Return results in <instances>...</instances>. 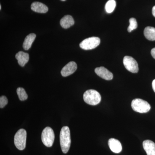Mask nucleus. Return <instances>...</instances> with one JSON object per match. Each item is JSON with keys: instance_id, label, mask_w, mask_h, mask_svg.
Returning a JSON list of instances; mask_svg holds the SVG:
<instances>
[{"instance_id": "obj_3", "label": "nucleus", "mask_w": 155, "mask_h": 155, "mask_svg": "<svg viewBox=\"0 0 155 155\" xmlns=\"http://www.w3.org/2000/svg\"><path fill=\"white\" fill-rule=\"evenodd\" d=\"M131 106L133 110L141 114L147 113L151 109V106L147 102L140 99L133 100Z\"/></svg>"}, {"instance_id": "obj_7", "label": "nucleus", "mask_w": 155, "mask_h": 155, "mask_svg": "<svg viewBox=\"0 0 155 155\" xmlns=\"http://www.w3.org/2000/svg\"><path fill=\"white\" fill-rule=\"evenodd\" d=\"M124 66L129 72L132 73H137L139 70L138 65L137 62L130 56H125L123 59Z\"/></svg>"}, {"instance_id": "obj_17", "label": "nucleus", "mask_w": 155, "mask_h": 155, "mask_svg": "<svg viewBox=\"0 0 155 155\" xmlns=\"http://www.w3.org/2000/svg\"><path fill=\"white\" fill-rule=\"evenodd\" d=\"M116 2L115 0H109L105 5L106 12L108 14H110L115 10L116 7Z\"/></svg>"}, {"instance_id": "obj_15", "label": "nucleus", "mask_w": 155, "mask_h": 155, "mask_svg": "<svg viewBox=\"0 0 155 155\" xmlns=\"http://www.w3.org/2000/svg\"><path fill=\"white\" fill-rule=\"evenodd\" d=\"M35 38L36 35L34 33H31L25 37L23 43V48L24 50H28L30 48Z\"/></svg>"}, {"instance_id": "obj_18", "label": "nucleus", "mask_w": 155, "mask_h": 155, "mask_svg": "<svg viewBox=\"0 0 155 155\" xmlns=\"http://www.w3.org/2000/svg\"><path fill=\"white\" fill-rule=\"evenodd\" d=\"M17 95L20 101H24L28 98V95L25 90L22 87H18L17 90Z\"/></svg>"}, {"instance_id": "obj_14", "label": "nucleus", "mask_w": 155, "mask_h": 155, "mask_svg": "<svg viewBox=\"0 0 155 155\" xmlns=\"http://www.w3.org/2000/svg\"><path fill=\"white\" fill-rule=\"evenodd\" d=\"M75 21L73 17L70 15H66L63 17L60 21L61 26L64 28H68L74 24Z\"/></svg>"}, {"instance_id": "obj_5", "label": "nucleus", "mask_w": 155, "mask_h": 155, "mask_svg": "<svg viewBox=\"0 0 155 155\" xmlns=\"http://www.w3.org/2000/svg\"><path fill=\"white\" fill-rule=\"evenodd\" d=\"M55 136L54 130L51 127H47L43 130L41 134V140L45 146H52L54 140Z\"/></svg>"}, {"instance_id": "obj_19", "label": "nucleus", "mask_w": 155, "mask_h": 155, "mask_svg": "<svg viewBox=\"0 0 155 155\" xmlns=\"http://www.w3.org/2000/svg\"><path fill=\"white\" fill-rule=\"evenodd\" d=\"M130 25L127 28L128 32H130L136 29L137 27V23L136 19L134 18H131L129 19Z\"/></svg>"}, {"instance_id": "obj_16", "label": "nucleus", "mask_w": 155, "mask_h": 155, "mask_svg": "<svg viewBox=\"0 0 155 155\" xmlns=\"http://www.w3.org/2000/svg\"><path fill=\"white\" fill-rule=\"evenodd\" d=\"M144 35L146 38L149 41H155V28L148 26L145 28Z\"/></svg>"}, {"instance_id": "obj_12", "label": "nucleus", "mask_w": 155, "mask_h": 155, "mask_svg": "<svg viewBox=\"0 0 155 155\" xmlns=\"http://www.w3.org/2000/svg\"><path fill=\"white\" fill-rule=\"evenodd\" d=\"M31 10L35 12L39 13H46L48 11L47 6L43 3L39 2L32 3L31 6Z\"/></svg>"}, {"instance_id": "obj_8", "label": "nucleus", "mask_w": 155, "mask_h": 155, "mask_svg": "<svg viewBox=\"0 0 155 155\" xmlns=\"http://www.w3.org/2000/svg\"><path fill=\"white\" fill-rule=\"evenodd\" d=\"M77 69V64L73 61L69 62L62 69L61 74L64 77H67L74 73Z\"/></svg>"}, {"instance_id": "obj_10", "label": "nucleus", "mask_w": 155, "mask_h": 155, "mask_svg": "<svg viewBox=\"0 0 155 155\" xmlns=\"http://www.w3.org/2000/svg\"><path fill=\"white\" fill-rule=\"evenodd\" d=\"M108 145L112 152L116 153L121 152L122 150V146L121 143L114 138H111L108 141Z\"/></svg>"}, {"instance_id": "obj_1", "label": "nucleus", "mask_w": 155, "mask_h": 155, "mask_svg": "<svg viewBox=\"0 0 155 155\" xmlns=\"http://www.w3.org/2000/svg\"><path fill=\"white\" fill-rule=\"evenodd\" d=\"M71 140L70 130L67 126H64L60 132V144L61 150L64 153L69 151L71 145Z\"/></svg>"}, {"instance_id": "obj_2", "label": "nucleus", "mask_w": 155, "mask_h": 155, "mask_svg": "<svg viewBox=\"0 0 155 155\" xmlns=\"http://www.w3.org/2000/svg\"><path fill=\"white\" fill-rule=\"evenodd\" d=\"M84 102L88 104L95 106L99 104L101 97L98 92L95 90L90 89L86 91L83 95Z\"/></svg>"}, {"instance_id": "obj_11", "label": "nucleus", "mask_w": 155, "mask_h": 155, "mask_svg": "<svg viewBox=\"0 0 155 155\" xmlns=\"http://www.w3.org/2000/svg\"><path fill=\"white\" fill-rule=\"evenodd\" d=\"M143 149L147 155H155V143L150 140H144L143 143Z\"/></svg>"}, {"instance_id": "obj_22", "label": "nucleus", "mask_w": 155, "mask_h": 155, "mask_svg": "<svg viewBox=\"0 0 155 155\" xmlns=\"http://www.w3.org/2000/svg\"><path fill=\"white\" fill-rule=\"evenodd\" d=\"M152 87L153 90L155 92V79L152 82Z\"/></svg>"}, {"instance_id": "obj_24", "label": "nucleus", "mask_w": 155, "mask_h": 155, "mask_svg": "<svg viewBox=\"0 0 155 155\" xmlns=\"http://www.w3.org/2000/svg\"><path fill=\"white\" fill-rule=\"evenodd\" d=\"M1 9H2V6H1V5H0V10H1Z\"/></svg>"}, {"instance_id": "obj_6", "label": "nucleus", "mask_w": 155, "mask_h": 155, "mask_svg": "<svg viewBox=\"0 0 155 155\" xmlns=\"http://www.w3.org/2000/svg\"><path fill=\"white\" fill-rule=\"evenodd\" d=\"M101 40L96 37L88 38L84 40L81 42L80 47L81 48L85 50L93 49L100 45Z\"/></svg>"}, {"instance_id": "obj_9", "label": "nucleus", "mask_w": 155, "mask_h": 155, "mask_svg": "<svg viewBox=\"0 0 155 155\" xmlns=\"http://www.w3.org/2000/svg\"><path fill=\"white\" fill-rule=\"evenodd\" d=\"M95 72L97 75L106 80H111L113 79V73L109 71L105 67H97L95 69Z\"/></svg>"}, {"instance_id": "obj_20", "label": "nucleus", "mask_w": 155, "mask_h": 155, "mask_svg": "<svg viewBox=\"0 0 155 155\" xmlns=\"http://www.w3.org/2000/svg\"><path fill=\"white\" fill-rule=\"evenodd\" d=\"M8 100L5 96H1L0 97V107L4 108L8 104Z\"/></svg>"}, {"instance_id": "obj_4", "label": "nucleus", "mask_w": 155, "mask_h": 155, "mask_svg": "<svg viewBox=\"0 0 155 155\" xmlns=\"http://www.w3.org/2000/svg\"><path fill=\"white\" fill-rule=\"evenodd\" d=\"M26 130L24 129H20L17 131L14 136V144L16 147L20 150H22L26 147Z\"/></svg>"}, {"instance_id": "obj_25", "label": "nucleus", "mask_w": 155, "mask_h": 155, "mask_svg": "<svg viewBox=\"0 0 155 155\" xmlns=\"http://www.w3.org/2000/svg\"><path fill=\"white\" fill-rule=\"evenodd\" d=\"M61 1H66V0H61Z\"/></svg>"}, {"instance_id": "obj_21", "label": "nucleus", "mask_w": 155, "mask_h": 155, "mask_svg": "<svg viewBox=\"0 0 155 155\" xmlns=\"http://www.w3.org/2000/svg\"><path fill=\"white\" fill-rule=\"evenodd\" d=\"M151 54L154 59H155V48H153L151 51Z\"/></svg>"}, {"instance_id": "obj_23", "label": "nucleus", "mask_w": 155, "mask_h": 155, "mask_svg": "<svg viewBox=\"0 0 155 155\" xmlns=\"http://www.w3.org/2000/svg\"><path fill=\"white\" fill-rule=\"evenodd\" d=\"M152 14L153 16L155 17V6H154L153 8Z\"/></svg>"}, {"instance_id": "obj_13", "label": "nucleus", "mask_w": 155, "mask_h": 155, "mask_svg": "<svg viewBox=\"0 0 155 155\" xmlns=\"http://www.w3.org/2000/svg\"><path fill=\"white\" fill-rule=\"evenodd\" d=\"M15 57L18 61V64L22 67H24L29 61V57L28 53L22 51H19L17 53Z\"/></svg>"}]
</instances>
